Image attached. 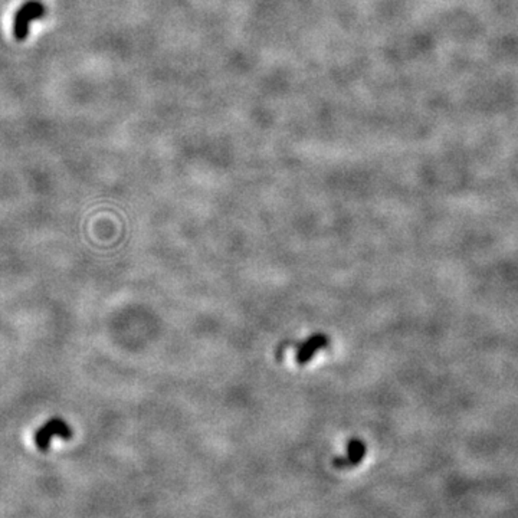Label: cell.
I'll return each mask as SVG.
<instances>
[{"instance_id": "6da1fadb", "label": "cell", "mask_w": 518, "mask_h": 518, "mask_svg": "<svg viewBox=\"0 0 518 518\" xmlns=\"http://www.w3.org/2000/svg\"><path fill=\"white\" fill-rule=\"evenodd\" d=\"M45 6L39 0H28L23 3L17 14H14L13 22V36L17 41H25L29 35V25L32 21H38L45 17Z\"/></svg>"}, {"instance_id": "3957f363", "label": "cell", "mask_w": 518, "mask_h": 518, "mask_svg": "<svg viewBox=\"0 0 518 518\" xmlns=\"http://www.w3.org/2000/svg\"><path fill=\"white\" fill-rule=\"evenodd\" d=\"M328 344H330V340L325 334H323V333L312 334L303 344H300V347H298L296 354H295L296 363L298 365H307L308 362H311L314 354H316L320 350L327 349Z\"/></svg>"}, {"instance_id": "7a4b0ae2", "label": "cell", "mask_w": 518, "mask_h": 518, "mask_svg": "<svg viewBox=\"0 0 518 518\" xmlns=\"http://www.w3.org/2000/svg\"><path fill=\"white\" fill-rule=\"evenodd\" d=\"M54 436H59L62 439H69L72 438V429L69 428V425L65 420L55 418L46 422L42 428H39L35 432L34 439H35L36 446L41 451H48Z\"/></svg>"}, {"instance_id": "277c9868", "label": "cell", "mask_w": 518, "mask_h": 518, "mask_svg": "<svg viewBox=\"0 0 518 518\" xmlns=\"http://www.w3.org/2000/svg\"><path fill=\"white\" fill-rule=\"evenodd\" d=\"M366 444L360 439H352L347 444V455L344 457H338L334 460V466L337 469H345V468H352L358 465L366 457Z\"/></svg>"}]
</instances>
